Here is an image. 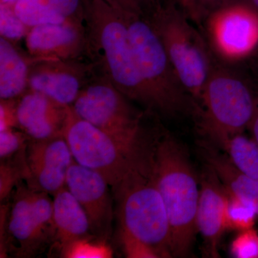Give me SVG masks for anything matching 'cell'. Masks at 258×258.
Segmentation results:
<instances>
[{
  "instance_id": "24",
  "label": "cell",
  "mask_w": 258,
  "mask_h": 258,
  "mask_svg": "<svg viewBox=\"0 0 258 258\" xmlns=\"http://www.w3.org/2000/svg\"><path fill=\"white\" fill-rule=\"evenodd\" d=\"M30 27L25 25L15 12L13 5L0 3L1 37L14 42L26 37Z\"/></svg>"
},
{
  "instance_id": "33",
  "label": "cell",
  "mask_w": 258,
  "mask_h": 258,
  "mask_svg": "<svg viewBox=\"0 0 258 258\" xmlns=\"http://www.w3.org/2000/svg\"><path fill=\"white\" fill-rule=\"evenodd\" d=\"M247 2L258 11V0H247Z\"/></svg>"
},
{
  "instance_id": "6",
  "label": "cell",
  "mask_w": 258,
  "mask_h": 258,
  "mask_svg": "<svg viewBox=\"0 0 258 258\" xmlns=\"http://www.w3.org/2000/svg\"><path fill=\"white\" fill-rule=\"evenodd\" d=\"M10 198L8 207L2 209L4 232L1 253L3 251L17 257H35L55 241L52 200L48 193L22 181Z\"/></svg>"
},
{
  "instance_id": "30",
  "label": "cell",
  "mask_w": 258,
  "mask_h": 258,
  "mask_svg": "<svg viewBox=\"0 0 258 258\" xmlns=\"http://www.w3.org/2000/svg\"><path fill=\"white\" fill-rule=\"evenodd\" d=\"M229 0H194L193 15L208 14L228 4Z\"/></svg>"
},
{
  "instance_id": "17",
  "label": "cell",
  "mask_w": 258,
  "mask_h": 258,
  "mask_svg": "<svg viewBox=\"0 0 258 258\" xmlns=\"http://www.w3.org/2000/svg\"><path fill=\"white\" fill-rule=\"evenodd\" d=\"M52 209L55 235L52 248L60 254L76 241L93 235L86 212L66 186L53 195Z\"/></svg>"
},
{
  "instance_id": "31",
  "label": "cell",
  "mask_w": 258,
  "mask_h": 258,
  "mask_svg": "<svg viewBox=\"0 0 258 258\" xmlns=\"http://www.w3.org/2000/svg\"><path fill=\"white\" fill-rule=\"evenodd\" d=\"M249 128L250 129L251 133H252V139L258 144V98L257 99V108H256L253 119L251 122Z\"/></svg>"
},
{
  "instance_id": "28",
  "label": "cell",
  "mask_w": 258,
  "mask_h": 258,
  "mask_svg": "<svg viewBox=\"0 0 258 258\" xmlns=\"http://www.w3.org/2000/svg\"><path fill=\"white\" fill-rule=\"evenodd\" d=\"M97 1L103 2L120 11L141 15H145L147 5H152V0H97Z\"/></svg>"
},
{
  "instance_id": "7",
  "label": "cell",
  "mask_w": 258,
  "mask_h": 258,
  "mask_svg": "<svg viewBox=\"0 0 258 258\" xmlns=\"http://www.w3.org/2000/svg\"><path fill=\"white\" fill-rule=\"evenodd\" d=\"M149 20L185 89L192 98L201 100L212 70L203 38L187 19L172 7H157Z\"/></svg>"
},
{
  "instance_id": "10",
  "label": "cell",
  "mask_w": 258,
  "mask_h": 258,
  "mask_svg": "<svg viewBox=\"0 0 258 258\" xmlns=\"http://www.w3.org/2000/svg\"><path fill=\"white\" fill-rule=\"evenodd\" d=\"M207 31L220 58L243 60L258 49V11L247 2L228 3L209 15Z\"/></svg>"
},
{
  "instance_id": "19",
  "label": "cell",
  "mask_w": 258,
  "mask_h": 258,
  "mask_svg": "<svg viewBox=\"0 0 258 258\" xmlns=\"http://www.w3.org/2000/svg\"><path fill=\"white\" fill-rule=\"evenodd\" d=\"M207 165L215 171L227 192L254 205L258 217V179L246 175L231 162L227 156L220 154L210 145H203Z\"/></svg>"
},
{
  "instance_id": "34",
  "label": "cell",
  "mask_w": 258,
  "mask_h": 258,
  "mask_svg": "<svg viewBox=\"0 0 258 258\" xmlns=\"http://www.w3.org/2000/svg\"><path fill=\"white\" fill-rule=\"evenodd\" d=\"M18 0H1V3H5V4L13 5Z\"/></svg>"
},
{
  "instance_id": "20",
  "label": "cell",
  "mask_w": 258,
  "mask_h": 258,
  "mask_svg": "<svg viewBox=\"0 0 258 258\" xmlns=\"http://www.w3.org/2000/svg\"><path fill=\"white\" fill-rule=\"evenodd\" d=\"M14 43L0 37V98H20L28 91L30 64Z\"/></svg>"
},
{
  "instance_id": "12",
  "label": "cell",
  "mask_w": 258,
  "mask_h": 258,
  "mask_svg": "<svg viewBox=\"0 0 258 258\" xmlns=\"http://www.w3.org/2000/svg\"><path fill=\"white\" fill-rule=\"evenodd\" d=\"M25 157L29 186L52 195L64 186L74 159L64 137L29 140Z\"/></svg>"
},
{
  "instance_id": "22",
  "label": "cell",
  "mask_w": 258,
  "mask_h": 258,
  "mask_svg": "<svg viewBox=\"0 0 258 258\" xmlns=\"http://www.w3.org/2000/svg\"><path fill=\"white\" fill-rule=\"evenodd\" d=\"M257 217V211L252 204L227 191L226 230L240 232L252 228Z\"/></svg>"
},
{
  "instance_id": "4",
  "label": "cell",
  "mask_w": 258,
  "mask_h": 258,
  "mask_svg": "<svg viewBox=\"0 0 258 258\" xmlns=\"http://www.w3.org/2000/svg\"><path fill=\"white\" fill-rule=\"evenodd\" d=\"M128 36L152 110L175 115L190 108L189 93L176 74L165 47L149 18L123 12Z\"/></svg>"
},
{
  "instance_id": "27",
  "label": "cell",
  "mask_w": 258,
  "mask_h": 258,
  "mask_svg": "<svg viewBox=\"0 0 258 258\" xmlns=\"http://www.w3.org/2000/svg\"><path fill=\"white\" fill-rule=\"evenodd\" d=\"M119 238L125 257L129 258H160L157 251L128 232L119 230Z\"/></svg>"
},
{
  "instance_id": "1",
  "label": "cell",
  "mask_w": 258,
  "mask_h": 258,
  "mask_svg": "<svg viewBox=\"0 0 258 258\" xmlns=\"http://www.w3.org/2000/svg\"><path fill=\"white\" fill-rule=\"evenodd\" d=\"M87 52L106 78L129 100L152 109L139 71L123 12L97 0H86Z\"/></svg>"
},
{
  "instance_id": "13",
  "label": "cell",
  "mask_w": 258,
  "mask_h": 258,
  "mask_svg": "<svg viewBox=\"0 0 258 258\" xmlns=\"http://www.w3.org/2000/svg\"><path fill=\"white\" fill-rule=\"evenodd\" d=\"M83 21L71 20L30 28L25 40L32 60L78 58L83 51H87V31Z\"/></svg>"
},
{
  "instance_id": "26",
  "label": "cell",
  "mask_w": 258,
  "mask_h": 258,
  "mask_svg": "<svg viewBox=\"0 0 258 258\" xmlns=\"http://www.w3.org/2000/svg\"><path fill=\"white\" fill-rule=\"evenodd\" d=\"M15 128L0 132V158L1 160L9 159L18 154L27 147L28 136L23 132H18Z\"/></svg>"
},
{
  "instance_id": "5",
  "label": "cell",
  "mask_w": 258,
  "mask_h": 258,
  "mask_svg": "<svg viewBox=\"0 0 258 258\" xmlns=\"http://www.w3.org/2000/svg\"><path fill=\"white\" fill-rule=\"evenodd\" d=\"M74 160L104 177L111 188L117 186L152 146L144 134L135 141L112 137L78 116L71 108L64 131Z\"/></svg>"
},
{
  "instance_id": "23",
  "label": "cell",
  "mask_w": 258,
  "mask_h": 258,
  "mask_svg": "<svg viewBox=\"0 0 258 258\" xmlns=\"http://www.w3.org/2000/svg\"><path fill=\"white\" fill-rule=\"evenodd\" d=\"M111 254L106 240L94 235L76 241L60 253L64 257H110Z\"/></svg>"
},
{
  "instance_id": "16",
  "label": "cell",
  "mask_w": 258,
  "mask_h": 258,
  "mask_svg": "<svg viewBox=\"0 0 258 258\" xmlns=\"http://www.w3.org/2000/svg\"><path fill=\"white\" fill-rule=\"evenodd\" d=\"M227 191L215 171L208 166L202 175L197 212V227L210 257H219V244L226 230Z\"/></svg>"
},
{
  "instance_id": "29",
  "label": "cell",
  "mask_w": 258,
  "mask_h": 258,
  "mask_svg": "<svg viewBox=\"0 0 258 258\" xmlns=\"http://www.w3.org/2000/svg\"><path fill=\"white\" fill-rule=\"evenodd\" d=\"M17 101L15 100H1L0 105V132L12 128H17Z\"/></svg>"
},
{
  "instance_id": "15",
  "label": "cell",
  "mask_w": 258,
  "mask_h": 258,
  "mask_svg": "<svg viewBox=\"0 0 258 258\" xmlns=\"http://www.w3.org/2000/svg\"><path fill=\"white\" fill-rule=\"evenodd\" d=\"M71 108L28 89L17 101V128L26 134L30 140L64 137Z\"/></svg>"
},
{
  "instance_id": "25",
  "label": "cell",
  "mask_w": 258,
  "mask_h": 258,
  "mask_svg": "<svg viewBox=\"0 0 258 258\" xmlns=\"http://www.w3.org/2000/svg\"><path fill=\"white\" fill-rule=\"evenodd\" d=\"M230 252L237 258H258V232L252 228L240 231L231 244Z\"/></svg>"
},
{
  "instance_id": "14",
  "label": "cell",
  "mask_w": 258,
  "mask_h": 258,
  "mask_svg": "<svg viewBox=\"0 0 258 258\" xmlns=\"http://www.w3.org/2000/svg\"><path fill=\"white\" fill-rule=\"evenodd\" d=\"M87 69L75 60H32L28 89L71 106L88 83Z\"/></svg>"
},
{
  "instance_id": "32",
  "label": "cell",
  "mask_w": 258,
  "mask_h": 258,
  "mask_svg": "<svg viewBox=\"0 0 258 258\" xmlns=\"http://www.w3.org/2000/svg\"><path fill=\"white\" fill-rule=\"evenodd\" d=\"M181 2L184 5V7H186V9L192 13L194 0H181Z\"/></svg>"
},
{
  "instance_id": "2",
  "label": "cell",
  "mask_w": 258,
  "mask_h": 258,
  "mask_svg": "<svg viewBox=\"0 0 258 258\" xmlns=\"http://www.w3.org/2000/svg\"><path fill=\"white\" fill-rule=\"evenodd\" d=\"M153 169L171 229L173 257H184L192 247L200 186L187 153L169 135L155 139Z\"/></svg>"
},
{
  "instance_id": "8",
  "label": "cell",
  "mask_w": 258,
  "mask_h": 258,
  "mask_svg": "<svg viewBox=\"0 0 258 258\" xmlns=\"http://www.w3.org/2000/svg\"><path fill=\"white\" fill-rule=\"evenodd\" d=\"M257 98L233 73L212 69L204 88L203 128L212 141L243 132L253 119Z\"/></svg>"
},
{
  "instance_id": "3",
  "label": "cell",
  "mask_w": 258,
  "mask_h": 258,
  "mask_svg": "<svg viewBox=\"0 0 258 258\" xmlns=\"http://www.w3.org/2000/svg\"><path fill=\"white\" fill-rule=\"evenodd\" d=\"M154 144L112 191L119 230L151 246L161 257H171L170 225L153 169Z\"/></svg>"
},
{
  "instance_id": "21",
  "label": "cell",
  "mask_w": 258,
  "mask_h": 258,
  "mask_svg": "<svg viewBox=\"0 0 258 258\" xmlns=\"http://www.w3.org/2000/svg\"><path fill=\"white\" fill-rule=\"evenodd\" d=\"M227 152L231 162L240 171L258 179V144L242 133L225 137L216 142Z\"/></svg>"
},
{
  "instance_id": "18",
  "label": "cell",
  "mask_w": 258,
  "mask_h": 258,
  "mask_svg": "<svg viewBox=\"0 0 258 258\" xmlns=\"http://www.w3.org/2000/svg\"><path fill=\"white\" fill-rule=\"evenodd\" d=\"M13 6L19 18L30 28L86 18L84 0H18Z\"/></svg>"
},
{
  "instance_id": "9",
  "label": "cell",
  "mask_w": 258,
  "mask_h": 258,
  "mask_svg": "<svg viewBox=\"0 0 258 258\" xmlns=\"http://www.w3.org/2000/svg\"><path fill=\"white\" fill-rule=\"evenodd\" d=\"M71 108L80 118L120 140H138L145 134L142 113L103 76L88 81Z\"/></svg>"
},
{
  "instance_id": "11",
  "label": "cell",
  "mask_w": 258,
  "mask_h": 258,
  "mask_svg": "<svg viewBox=\"0 0 258 258\" xmlns=\"http://www.w3.org/2000/svg\"><path fill=\"white\" fill-rule=\"evenodd\" d=\"M64 186L87 215L92 235L101 240L110 238L113 222V200L109 184L101 174L73 161Z\"/></svg>"
}]
</instances>
